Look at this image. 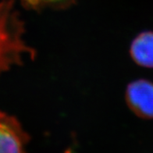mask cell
Here are the masks:
<instances>
[{"label": "cell", "mask_w": 153, "mask_h": 153, "mask_svg": "<svg viewBox=\"0 0 153 153\" xmlns=\"http://www.w3.org/2000/svg\"><path fill=\"white\" fill-rule=\"evenodd\" d=\"M24 24L15 9V0L0 1V74L22 64L24 56H35L34 48L25 43Z\"/></svg>", "instance_id": "cell-1"}, {"label": "cell", "mask_w": 153, "mask_h": 153, "mask_svg": "<svg viewBox=\"0 0 153 153\" xmlns=\"http://www.w3.org/2000/svg\"><path fill=\"white\" fill-rule=\"evenodd\" d=\"M29 140L18 120L0 111V153H27Z\"/></svg>", "instance_id": "cell-2"}, {"label": "cell", "mask_w": 153, "mask_h": 153, "mask_svg": "<svg viewBox=\"0 0 153 153\" xmlns=\"http://www.w3.org/2000/svg\"><path fill=\"white\" fill-rule=\"evenodd\" d=\"M126 101L136 116L153 119V82L138 79L130 83L126 91Z\"/></svg>", "instance_id": "cell-3"}, {"label": "cell", "mask_w": 153, "mask_h": 153, "mask_svg": "<svg viewBox=\"0 0 153 153\" xmlns=\"http://www.w3.org/2000/svg\"><path fill=\"white\" fill-rule=\"evenodd\" d=\"M130 54L138 66L153 68V31L146 30L137 34L131 44Z\"/></svg>", "instance_id": "cell-4"}, {"label": "cell", "mask_w": 153, "mask_h": 153, "mask_svg": "<svg viewBox=\"0 0 153 153\" xmlns=\"http://www.w3.org/2000/svg\"><path fill=\"white\" fill-rule=\"evenodd\" d=\"M74 0H22L23 4L30 9L40 10L45 7H59L71 4Z\"/></svg>", "instance_id": "cell-5"}]
</instances>
